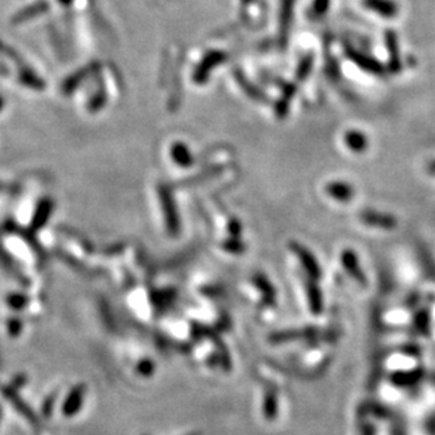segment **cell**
<instances>
[{"label":"cell","mask_w":435,"mask_h":435,"mask_svg":"<svg viewBox=\"0 0 435 435\" xmlns=\"http://www.w3.org/2000/svg\"><path fill=\"white\" fill-rule=\"evenodd\" d=\"M85 391L86 388L83 384H78L70 391L67 399H65L62 404V414L65 417H72L77 412H79L85 401Z\"/></svg>","instance_id":"1"},{"label":"cell","mask_w":435,"mask_h":435,"mask_svg":"<svg viewBox=\"0 0 435 435\" xmlns=\"http://www.w3.org/2000/svg\"><path fill=\"white\" fill-rule=\"evenodd\" d=\"M2 391H3V395L6 396V399L12 403V406L17 410L18 414H21L26 420H29V423L31 425H34V427L38 425V420H37L36 414L33 412V410L29 407L27 403H25L23 400L20 399V396L16 393L14 388H12L9 386V387H5Z\"/></svg>","instance_id":"2"},{"label":"cell","mask_w":435,"mask_h":435,"mask_svg":"<svg viewBox=\"0 0 435 435\" xmlns=\"http://www.w3.org/2000/svg\"><path fill=\"white\" fill-rule=\"evenodd\" d=\"M424 376L423 369H414V371H400L390 376L391 383L397 387H411L416 386Z\"/></svg>","instance_id":"3"},{"label":"cell","mask_w":435,"mask_h":435,"mask_svg":"<svg viewBox=\"0 0 435 435\" xmlns=\"http://www.w3.org/2000/svg\"><path fill=\"white\" fill-rule=\"evenodd\" d=\"M363 221L372 226H378L386 230L395 229L397 226V220L393 215L380 212H366L363 213Z\"/></svg>","instance_id":"4"},{"label":"cell","mask_w":435,"mask_h":435,"mask_svg":"<svg viewBox=\"0 0 435 435\" xmlns=\"http://www.w3.org/2000/svg\"><path fill=\"white\" fill-rule=\"evenodd\" d=\"M414 325L420 334L428 335L430 334V326H431V317L428 310H420L419 314L416 315Z\"/></svg>","instance_id":"5"},{"label":"cell","mask_w":435,"mask_h":435,"mask_svg":"<svg viewBox=\"0 0 435 435\" xmlns=\"http://www.w3.org/2000/svg\"><path fill=\"white\" fill-rule=\"evenodd\" d=\"M347 143H350V146L354 150L362 151L366 147V137L363 135H360V133L352 132V133L347 135Z\"/></svg>","instance_id":"6"},{"label":"cell","mask_w":435,"mask_h":435,"mask_svg":"<svg viewBox=\"0 0 435 435\" xmlns=\"http://www.w3.org/2000/svg\"><path fill=\"white\" fill-rule=\"evenodd\" d=\"M55 400H57V393H53L51 396H49L44 401H42V406H41V414L42 417H51L53 414V408H54V404H55Z\"/></svg>","instance_id":"7"},{"label":"cell","mask_w":435,"mask_h":435,"mask_svg":"<svg viewBox=\"0 0 435 435\" xmlns=\"http://www.w3.org/2000/svg\"><path fill=\"white\" fill-rule=\"evenodd\" d=\"M265 412H266L267 419L276 417V414H277V399H276V396H267L266 403H265Z\"/></svg>","instance_id":"8"},{"label":"cell","mask_w":435,"mask_h":435,"mask_svg":"<svg viewBox=\"0 0 435 435\" xmlns=\"http://www.w3.org/2000/svg\"><path fill=\"white\" fill-rule=\"evenodd\" d=\"M26 382H27V380H26V378H23V376L16 378V380H13V384H12L10 387L16 390V388H18V387H21V386H23V384H25Z\"/></svg>","instance_id":"9"},{"label":"cell","mask_w":435,"mask_h":435,"mask_svg":"<svg viewBox=\"0 0 435 435\" xmlns=\"http://www.w3.org/2000/svg\"><path fill=\"white\" fill-rule=\"evenodd\" d=\"M363 435H375V428L371 424H366L363 427Z\"/></svg>","instance_id":"10"},{"label":"cell","mask_w":435,"mask_h":435,"mask_svg":"<svg viewBox=\"0 0 435 435\" xmlns=\"http://www.w3.org/2000/svg\"><path fill=\"white\" fill-rule=\"evenodd\" d=\"M427 170H428V172L431 174V176H435V160H434V161H431V163L428 164Z\"/></svg>","instance_id":"11"},{"label":"cell","mask_w":435,"mask_h":435,"mask_svg":"<svg viewBox=\"0 0 435 435\" xmlns=\"http://www.w3.org/2000/svg\"><path fill=\"white\" fill-rule=\"evenodd\" d=\"M428 431H430V434H435V419L428 421Z\"/></svg>","instance_id":"12"},{"label":"cell","mask_w":435,"mask_h":435,"mask_svg":"<svg viewBox=\"0 0 435 435\" xmlns=\"http://www.w3.org/2000/svg\"><path fill=\"white\" fill-rule=\"evenodd\" d=\"M189 435H200V434H189Z\"/></svg>","instance_id":"13"}]
</instances>
